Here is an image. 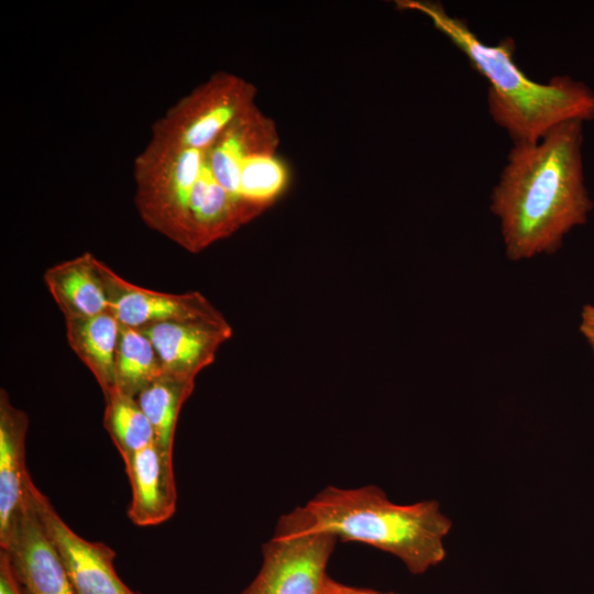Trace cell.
<instances>
[{
	"label": "cell",
	"instance_id": "obj_1",
	"mask_svg": "<svg viewBox=\"0 0 594 594\" xmlns=\"http://www.w3.org/2000/svg\"><path fill=\"white\" fill-rule=\"evenodd\" d=\"M583 125L563 122L535 143L513 144L490 198L509 261L554 254L587 222L593 201L584 179Z\"/></svg>",
	"mask_w": 594,
	"mask_h": 594
},
{
	"label": "cell",
	"instance_id": "obj_2",
	"mask_svg": "<svg viewBox=\"0 0 594 594\" xmlns=\"http://www.w3.org/2000/svg\"><path fill=\"white\" fill-rule=\"evenodd\" d=\"M396 7L426 15L488 81L487 106L492 120L515 143H535L552 128L568 121L594 120V90L568 75L541 84L516 64V44L509 36L494 45L482 42L465 20L451 15L441 2L398 0Z\"/></svg>",
	"mask_w": 594,
	"mask_h": 594
},
{
	"label": "cell",
	"instance_id": "obj_3",
	"mask_svg": "<svg viewBox=\"0 0 594 594\" xmlns=\"http://www.w3.org/2000/svg\"><path fill=\"white\" fill-rule=\"evenodd\" d=\"M304 506L318 529L389 553L411 574L427 572L447 556L444 539L452 521L436 499L397 504L376 485H330Z\"/></svg>",
	"mask_w": 594,
	"mask_h": 594
},
{
	"label": "cell",
	"instance_id": "obj_4",
	"mask_svg": "<svg viewBox=\"0 0 594 594\" xmlns=\"http://www.w3.org/2000/svg\"><path fill=\"white\" fill-rule=\"evenodd\" d=\"M338 538L316 527L305 506L282 515L262 546V565L241 594H319Z\"/></svg>",
	"mask_w": 594,
	"mask_h": 594
},
{
	"label": "cell",
	"instance_id": "obj_5",
	"mask_svg": "<svg viewBox=\"0 0 594 594\" xmlns=\"http://www.w3.org/2000/svg\"><path fill=\"white\" fill-rule=\"evenodd\" d=\"M207 150L151 138L135 158L136 209L150 228L174 242L193 188L207 165Z\"/></svg>",
	"mask_w": 594,
	"mask_h": 594
},
{
	"label": "cell",
	"instance_id": "obj_6",
	"mask_svg": "<svg viewBox=\"0 0 594 594\" xmlns=\"http://www.w3.org/2000/svg\"><path fill=\"white\" fill-rule=\"evenodd\" d=\"M256 88L226 72L211 75L173 105L152 128V138L207 150L240 116L255 106Z\"/></svg>",
	"mask_w": 594,
	"mask_h": 594
},
{
	"label": "cell",
	"instance_id": "obj_7",
	"mask_svg": "<svg viewBox=\"0 0 594 594\" xmlns=\"http://www.w3.org/2000/svg\"><path fill=\"white\" fill-rule=\"evenodd\" d=\"M30 501L58 553L74 594H140L116 572V551L103 542L77 535L58 515L50 499L32 482Z\"/></svg>",
	"mask_w": 594,
	"mask_h": 594
},
{
	"label": "cell",
	"instance_id": "obj_8",
	"mask_svg": "<svg viewBox=\"0 0 594 594\" xmlns=\"http://www.w3.org/2000/svg\"><path fill=\"white\" fill-rule=\"evenodd\" d=\"M98 270L108 297L109 310L127 327H143L170 321L222 316L198 292L169 294L134 285L98 260Z\"/></svg>",
	"mask_w": 594,
	"mask_h": 594
},
{
	"label": "cell",
	"instance_id": "obj_9",
	"mask_svg": "<svg viewBox=\"0 0 594 594\" xmlns=\"http://www.w3.org/2000/svg\"><path fill=\"white\" fill-rule=\"evenodd\" d=\"M152 342L163 373L195 380L216 359L222 343L232 336V328L222 316L170 320L139 329Z\"/></svg>",
	"mask_w": 594,
	"mask_h": 594
},
{
	"label": "cell",
	"instance_id": "obj_10",
	"mask_svg": "<svg viewBox=\"0 0 594 594\" xmlns=\"http://www.w3.org/2000/svg\"><path fill=\"white\" fill-rule=\"evenodd\" d=\"M0 550L7 552L15 575L29 594H74L63 562L30 495L28 507Z\"/></svg>",
	"mask_w": 594,
	"mask_h": 594
},
{
	"label": "cell",
	"instance_id": "obj_11",
	"mask_svg": "<svg viewBox=\"0 0 594 594\" xmlns=\"http://www.w3.org/2000/svg\"><path fill=\"white\" fill-rule=\"evenodd\" d=\"M29 417L0 391V547L29 504L33 482L25 463Z\"/></svg>",
	"mask_w": 594,
	"mask_h": 594
},
{
	"label": "cell",
	"instance_id": "obj_12",
	"mask_svg": "<svg viewBox=\"0 0 594 594\" xmlns=\"http://www.w3.org/2000/svg\"><path fill=\"white\" fill-rule=\"evenodd\" d=\"M123 462L132 491L130 520L139 527L168 520L177 503L173 455L153 442Z\"/></svg>",
	"mask_w": 594,
	"mask_h": 594
},
{
	"label": "cell",
	"instance_id": "obj_13",
	"mask_svg": "<svg viewBox=\"0 0 594 594\" xmlns=\"http://www.w3.org/2000/svg\"><path fill=\"white\" fill-rule=\"evenodd\" d=\"M278 144L275 122L254 106L237 118L208 148L209 165L217 180L239 197L241 164L255 154L276 152Z\"/></svg>",
	"mask_w": 594,
	"mask_h": 594
},
{
	"label": "cell",
	"instance_id": "obj_14",
	"mask_svg": "<svg viewBox=\"0 0 594 594\" xmlns=\"http://www.w3.org/2000/svg\"><path fill=\"white\" fill-rule=\"evenodd\" d=\"M44 282L65 319L94 317L109 310L98 258L89 252L47 268Z\"/></svg>",
	"mask_w": 594,
	"mask_h": 594
},
{
	"label": "cell",
	"instance_id": "obj_15",
	"mask_svg": "<svg viewBox=\"0 0 594 594\" xmlns=\"http://www.w3.org/2000/svg\"><path fill=\"white\" fill-rule=\"evenodd\" d=\"M66 338L72 350L90 370L103 397L116 386V354L120 322L108 310L103 314L65 319Z\"/></svg>",
	"mask_w": 594,
	"mask_h": 594
},
{
	"label": "cell",
	"instance_id": "obj_16",
	"mask_svg": "<svg viewBox=\"0 0 594 594\" xmlns=\"http://www.w3.org/2000/svg\"><path fill=\"white\" fill-rule=\"evenodd\" d=\"M194 387L195 380L163 373L136 396L141 409L153 428L154 442L170 455H173L174 437L180 409L190 397Z\"/></svg>",
	"mask_w": 594,
	"mask_h": 594
},
{
	"label": "cell",
	"instance_id": "obj_17",
	"mask_svg": "<svg viewBox=\"0 0 594 594\" xmlns=\"http://www.w3.org/2000/svg\"><path fill=\"white\" fill-rule=\"evenodd\" d=\"M162 374L161 361L150 339L139 329L121 324L116 354V388L136 398Z\"/></svg>",
	"mask_w": 594,
	"mask_h": 594
},
{
	"label": "cell",
	"instance_id": "obj_18",
	"mask_svg": "<svg viewBox=\"0 0 594 594\" xmlns=\"http://www.w3.org/2000/svg\"><path fill=\"white\" fill-rule=\"evenodd\" d=\"M290 170L276 152H264L246 158L240 166L238 195L263 213L288 189Z\"/></svg>",
	"mask_w": 594,
	"mask_h": 594
},
{
	"label": "cell",
	"instance_id": "obj_19",
	"mask_svg": "<svg viewBox=\"0 0 594 594\" xmlns=\"http://www.w3.org/2000/svg\"><path fill=\"white\" fill-rule=\"evenodd\" d=\"M105 400L103 426L123 460L155 441L153 428L135 397L114 388Z\"/></svg>",
	"mask_w": 594,
	"mask_h": 594
},
{
	"label": "cell",
	"instance_id": "obj_20",
	"mask_svg": "<svg viewBox=\"0 0 594 594\" xmlns=\"http://www.w3.org/2000/svg\"><path fill=\"white\" fill-rule=\"evenodd\" d=\"M0 594H29L19 581L6 551L0 550Z\"/></svg>",
	"mask_w": 594,
	"mask_h": 594
},
{
	"label": "cell",
	"instance_id": "obj_21",
	"mask_svg": "<svg viewBox=\"0 0 594 594\" xmlns=\"http://www.w3.org/2000/svg\"><path fill=\"white\" fill-rule=\"evenodd\" d=\"M319 594H396V593L346 585L327 575Z\"/></svg>",
	"mask_w": 594,
	"mask_h": 594
},
{
	"label": "cell",
	"instance_id": "obj_22",
	"mask_svg": "<svg viewBox=\"0 0 594 594\" xmlns=\"http://www.w3.org/2000/svg\"><path fill=\"white\" fill-rule=\"evenodd\" d=\"M579 331L594 353V304H586L582 307Z\"/></svg>",
	"mask_w": 594,
	"mask_h": 594
}]
</instances>
